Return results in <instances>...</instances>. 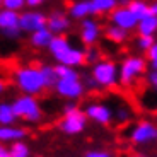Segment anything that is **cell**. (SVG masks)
Segmentation results:
<instances>
[{"instance_id":"obj_1","label":"cell","mask_w":157,"mask_h":157,"mask_svg":"<svg viewBox=\"0 0 157 157\" xmlns=\"http://www.w3.org/2000/svg\"><path fill=\"white\" fill-rule=\"evenodd\" d=\"M12 82L22 94L39 96L46 90L43 74L39 65H22L12 72Z\"/></svg>"},{"instance_id":"obj_2","label":"cell","mask_w":157,"mask_h":157,"mask_svg":"<svg viewBox=\"0 0 157 157\" xmlns=\"http://www.w3.org/2000/svg\"><path fill=\"white\" fill-rule=\"evenodd\" d=\"M149 70V60L147 56L130 55L123 58L120 63V86L133 87Z\"/></svg>"},{"instance_id":"obj_3","label":"cell","mask_w":157,"mask_h":157,"mask_svg":"<svg viewBox=\"0 0 157 157\" xmlns=\"http://www.w3.org/2000/svg\"><path fill=\"white\" fill-rule=\"evenodd\" d=\"M12 106H14V111H16L17 118L24 123H39L43 120V109H41V104L36 99V96L31 94H22L17 96L14 101H12Z\"/></svg>"},{"instance_id":"obj_4","label":"cell","mask_w":157,"mask_h":157,"mask_svg":"<svg viewBox=\"0 0 157 157\" xmlns=\"http://www.w3.org/2000/svg\"><path fill=\"white\" fill-rule=\"evenodd\" d=\"M90 75L98 82L99 89H111L120 84V65L113 60H99L92 65Z\"/></svg>"},{"instance_id":"obj_5","label":"cell","mask_w":157,"mask_h":157,"mask_svg":"<svg viewBox=\"0 0 157 157\" xmlns=\"http://www.w3.org/2000/svg\"><path fill=\"white\" fill-rule=\"evenodd\" d=\"M128 138L133 145H150L157 142V125L149 120L137 121L130 128Z\"/></svg>"},{"instance_id":"obj_6","label":"cell","mask_w":157,"mask_h":157,"mask_svg":"<svg viewBox=\"0 0 157 157\" xmlns=\"http://www.w3.org/2000/svg\"><path fill=\"white\" fill-rule=\"evenodd\" d=\"M53 90L67 101H78L80 98H84L87 87L82 78H58Z\"/></svg>"},{"instance_id":"obj_7","label":"cell","mask_w":157,"mask_h":157,"mask_svg":"<svg viewBox=\"0 0 157 157\" xmlns=\"http://www.w3.org/2000/svg\"><path fill=\"white\" fill-rule=\"evenodd\" d=\"M19 28L24 34H33L39 29L48 28V16L38 9H28L21 12Z\"/></svg>"},{"instance_id":"obj_8","label":"cell","mask_w":157,"mask_h":157,"mask_svg":"<svg viewBox=\"0 0 157 157\" xmlns=\"http://www.w3.org/2000/svg\"><path fill=\"white\" fill-rule=\"evenodd\" d=\"M87 121L89 118L86 116L84 109H77L74 113L63 114L62 120L58 121V130L65 135H80L84 130L87 128Z\"/></svg>"},{"instance_id":"obj_9","label":"cell","mask_w":157,"mask_h":157,"mask_svg":"<svg viewBox=\"0 0 157 157\" xmlns=\"http://www.w3.org/2000/svg\"><path fill=\"white\" fill-rule=\"evenodd\" d=\"M102 34H104V29L101 28L99 21L94 19L92 16L80 21V26H78V38H80V41L84 43V46H96Z\"/></svg>"},{"instance_id":"obj_10","label":"cell","mask_w":157,"mask_h":157,"mask_svg":"<svg viewBox=\"0 0 157 157\" xmlns=\"http://www.w3.org/2000/svg\"><path fill=\"white\" fill-rule=\"evenodd\" d=\"M21 12L10 10V9H0V33L7 39H17L22 31L19 28Z\"/></svg>"},{"instance_id":"obj_11","label":"cell","mask_w":157,"mask_h":157,"mask_svg":"<svg viewBox=\"0 0 157 157\" xmlns=\"http://www.w3.org/2000/svg\"><path fill=\"white\" fill-rule=\"evenodd\" d=\"M84 113L89 118V121L98 123V125H101V126L111 125V121L114 120V111L111 109L108 104L98 102V101H92V102H89V104H86Z\"/></svg>"},{"instance_id":"obj_12","label":"cell","mask_w":157,"mask_h":157,"mask_svg":"<svg viewBox=\"0 0 157 157\" xmlns=\"http://www.w3.org/2000/svg\"><path fill=\"white\" fill-rule=\"evenodd\" d=\"M138 21H140L138 16H135L128 5H125V7H120V5H118V7L109 14V22L116 24V26L126 29V31H137Z\"/></svg>"},{"instance_id":"obj_13","label":"cell","mask_w":157,"mask_h":157,"mask_svg":"<svg viewBox=\"0 0 157 157\" xmlns=\"http://www.w3.org/2000/svg\"><path fill=\"white\" fill-rule=\"evenodd\" d=\"M56 63H63V65H68V67H80L82 63H86V50L75 46V44H70L68 48L58 53L56 56H53Z\"/></svg>"},{"instance_id":"obj_14","label":"cell","mask_w":157,"mask_h":157,"mask_svg":"<svg viewBox=\"0 0 157 157\" xmlns=\"http://www.w3.org/2000/svg\"><path fill=\"white\" fill-rule=\"evenodd\" d=\"M72 17L65 14L63 10H53L48 14V29L55 36L67 34L72 28Z\"/></svg>"},{"instance_id":"obj_15","label":"cell","mask_w":157,"mask_h":157,"mask_svg":"<svg viewBox=\"0 0 157 157\" xmlns=\"http://www.w3.org/2000/svg\"><path fill=\"white\" fill-rule=\"evenodd\" d=\"M28 132L22 126L17 125H0V142L2 144H14V142L24 140Z\"/></svg>"},{"instance_id":"obj_16","label":"cell","mask_w":157,"mask_h":157,"mask_svg":"<svg viewBox=\"0 0 157 157\" xmlns=\"http://www.w3.org/2000/svg\"><path fill=\"white\" fill-rule=\"evenodd\" d=\"M53 38H55V34L48 28H44V29H39V31L29 34V43L36 50H48L51 41H53Z\"/></svg>"},{"instance_id":"obj_17","label":"cell","mask_w":157,"mask_h":157,"mask_svg":"<svg viewBox=\"0 0 157 157\" xmlns=\"http://www.w3.org/2000/svg\"><path fill=\"white\" fill-rule=\"evenodd\" d=\"M68 16L75 21H82L86 17L94 16L90 0H77V2H74L70 5V9H68Z\"/></svg>"},{"instance_id":"obj_18","label":"cell","mask_w":157,"mask_h":157,"mask_svg":"<svg viewBox=\"0 0 157 157\" xmlns=\"http://www.w3.org/2000/svg\"><path fill=\"white\" fill-rule=\"evenodd\" d=\"M104 36H106L108 41H111V43L114 44H123L128 41L130 38V31H126V29L120 28V26H116V24H108L106 28H104Z\"/></svg>"},{"instance_id":"obj_19","label":"cell","mask_w":157,"mask_h":157,"mask_svg":"<svg viewBox=\"0 0 157 157\" xmlns=\"http://www.w3.org/2000/svg\"><path fill=\"white\" fill-rule=\"evenodd\" d=\"M137 33L140 36H155L157 34V16L155 14H149V16L142 17L138 21Z\"/></svg>"},{"instance_id":"obj_20","label":"cell","mask_w":157,"mask_h":157,"mask_svg":"<svg viewBox=\"0 0 157 157\" xmlns=\"http://www.w3.org/2000/svg\"><path fill=\"white\" fill-rule=\"evenodd\" d=\"M19 120L14 111L12 102H0V125H16V121Z\"/></svg>"},{"instance_id":"obj_21","label":"cell","mask_w":157,"mask_h":157,"mask_svg":"<svg viewBox=\"0 0 157 157\" xmlns=\"http://www.w3.org/2000/svg\"><path fill=\"white\" fill-rule=\"evenodd\" d=\"M90 4H92L94 16H99V14H108L109 16L118 7V0H90Z\"/></svg>"},{"instance_id":"obj_22","label":"cell","mask_w":157,"mask_h":157,"mask_svg":"<svg viewBox=\"0 0 157 157\" xmlns=\"http://www.w3.org/2000/svg\"><path fill=\"white\" fill-rule=\"evenodd\" d=\"M41 68V74H43L44 78V84H46V89H53L58 82V74H56V68L55 65H50V63H43L39 65Z\"/></svg>"},{"instance_id":"obj_23","label":"cell","mask_w":157,"mask_h":157,"mask_svg":"<svg viewBox=\"0 0 157 157\" xmlns=\"http://www.w3.org/2000/svg\"><path fill=\"white\" fill-rule=\"evenodd\" d=\"M72 44V41L67 38L65 34H58L53 38V41H51L50 48H48V51H50V55L51 56H56L58 53H62L65 48H68Z\"/></svg>"},{"instance_id":"obj_24","label":"cell","mask_w":157,"mask_h":157,"mask_svg":"<svg viewBox=\"0 0 157 157\" xmlns=\"http://www.w3.org/2000/svg\"><path fill=\"white\" fill-rule=\"evenodd\" d=\"M126 5L132 9V12H133L135 16H138V19H142V17L152 14V10H150V4H147L145 0H130Z\"/></svg>"},{"instance_id":"obj_25","label":"cell","mask_w":157,"mask_h":157,"mask_svg":"<svg viewBox=\"0 0 157 157\" xmlns=\"http://www.w3.org/2000/svg\"><path fill=\"white\" fill-rule=\"evenodd\" d=\"M10 157H31V149L24 140L10 144Z\"/></svg>"},{"instance_id":"obj_26","label":"cell","mask_w":157,"mask_h":157,"mask_svg":"<svg viewBox=\"0 0 157 157\" xmlns=\"http://www.w3.org/2000/svg\"><path fill=\"white\" fill-rule=\"evenodd\" d=\"M132 116H133V111L130 109V106H126V104H121V106H118L114 109V121H118L120 125L128 123L132 120Z\"/></svg>"},{"instance_id":"obj_27","label":"cell","mask_w":157,"mask_h":157,"mask_svg":"<svg viewBox=\"0 0 157 157\" xmlns=\"http://www.w3.org/2000/svg\"><path fill=\"white\" fill-rule=\"evenodd\" d=\"M56 74H58V78H80L77 68L68 67V65H63V63H56L55 65Z\"/></svg>"},{"instance_id":"obj_28","label":"cell","mask_w":157,"mask_h":157,"mask_svg":"<svg viewBox=\"0 0 157 157\" xmlns=\"http://www.w3.org/2000/svg\"><path fill=\"white\" fill-rule=\"evenodd\" d=\"M154 43H155V36H140L138 34L137 39H135V46L140 51H144V53H147L152 48Z\"/></svg>"},{"instance_id":"obj_29","label":"cell","mask_w":157,"mask_h":157,"mask_svg":"<svg viewBox=\"0 0 157 157\" xmlns=\"http://www.w3.org/2000/svg\"><path fill=\"white\" fill-rule=\"evenodd\" d=\"M2 7L16 12H22L24 7H28V5H26V0H2Z\"/></svg>"},{"instance_id":"obj_30","label":"cell","mask_w":157,"mask_h":157,"mask_svg":"<svg viewBox=\"0 0 157 157\" xmlns=\"http://www.w3.org/2000/svg\"><path fill=\"white\" fill-rule=\"evenodd\" d=\"M99 60H101V51L96 46H87L86 48V63H92L94 65Z\"/></svg>"},{"instance_id":"obj_31","label":"cell","mask_w":157,"mask_h":157,"mask_svg":"<svg viewBox=\"0 0 157 157\" xmlns=\"http://www.w3.org/2000/svg\"><path fill=\"white\" fill-rule=\"evenodd\" d=\"M145 80H147V86H149L150 89L157 90V70H150L149 68V72H147V75H145Z\"/></svg>"},{"instance_id":"obj_32","label":"cell","mask_w":157,"mask_h":157,"mask_svg":"<svg viewBox=\"0 0 157 157\" xmlns=\"http://www.w3.org/2000/svg\"><path fill=\"white\" fill-rule=\"evenodd\" d=\"M84 157H111V154L108 150H101V149H94V150H87L84 154Z\"/></svg>"},{"instance_id":"obj_33","label":"cell","mask_w":157,"mask_h":157,"mask_svg":"<svg viewBox=\"0 0 157 157\" xmlns=\"http://www.w3.org/2000/svg\"><path fill=\"white\" fill-rule=\"evenodd\" d=\"M145 56L149 62H157V39H155V43L152 44V48L145 53Z\"/></svg>"},{"instance_id":"obj_34","label":"cell","mask_w":157,"mask_h":157,"mask_svg":"<svg viewBox=\"0 0 157 157\" xmlns=\"http://www.w3.org/2000/svg\"><path fill=\"white\" fill-rule=\"evenodd\" d=\"M84 84H86L87 89H99V87H98V82L94 80V77H92L90 74L84 77Z\"/></svg>"},{"instance_id":"obj_35","label":"cell","mask_w":157,"mask_h":157,"mask_svg":"<svg viewBox=\"0 0 157 157\" xmlns=\"http://www.w3.org/2000/svg\"><path fill=\"white\" fill-rule=\"evenodd\" d=\"M80 109V108L77 106V102L75 101H68L65 102V106H63V114H67V113H74V111Z\"/></svg>"},{"instance_id":"obj_36","label":"cell","mask_w":157,"mask_h":157,"mask_svg":"<svg viewBox=\"0 0 157 157\" xmlns=\"http://www.w3.org/2000/svg\"><path fill=\"white\" fill-rule=\"evenodd\" d=\"M44 2H46V0H26V5H28L29 9H38V7H41Z\"/></svg>"},{"instance_id":"obj_37","label":"cell","mask_w":157,"mask_h":157,"mask_svg":"<svg viewBox=\"0 0 157 157\" xmlns=\"http://www.w3.org/2000/svg\"><path fill=\"white\" fill-rule=\"evenodd\" d=\"M0 157H10V149L0 142Z\"/></svg>"},{"instance_id":"obj_38","label":"cell","mask_w":157,"mask_h":157,"mask_svg":"<svg viewBox=\"0 0 157 157\" xmlns=\"http://www.w3.org/2000/svg\"><path fill=\"white\" fill-rule=\"evenodd\" d=\"M5 89H7V86H5V82L2 80V78H0V96L5 92Z\"/></svg>"},{"instance_id":"obj_39","label":"cell","mask_w":157,"mask_h":157,"mask_svg":"<svg viewBox=\"0 0 157 157\" xmlns=\"http://www.w3.org/2000/svg\"><path fill=\"white\" fill-rule=\"evenodd\" d=\"M150 10H152V14H155V16H157V0L150 4Z\"/></svg>"},{"instance_id":"obj_40","label":"cell","mask_w":157,"mask_h":157,"mask_svg":"<svg viewBox=\"0 0 157 157\" xmlns=\"http://www.w3.org/2000/svg\"><path fill=\"white\" fill-rule=\"evenodd\" d=\"M0 9H2V0H0Z\"/></svg>"},{"instance_id":"obj_41","label":"cell","mask_w":157,"mask_h":157,"mask_svg":"<svg viewBox=\"0 0 157 157\" xmlns=\"http://www.w3.org/2000/svg\"><path fill=\"white\" fill-rule=\"evenodd\" d=\"M138 157H142V155H138Z\"/></svg>"},{"instance_id":"obj_42","label":"cell","mask_w":157,"mask_h":157,"mask_svg":"<svg viewBox=\"0 0 157 157\" xmlns=\"http://www.w3.org/2000/svg\"><path fill=\"white\" fill-rule=\"evenodd\" d=\"M38 157H41V155H38Z\"/></svg>"},{"instance_id":"obj_43","label":"cell","mask_w":157,"mask_h":157,"mask_svg":"<svg viewBox=\"0 0 157 157\" xmlns=\"http://www.w3.org/2000/svg\"><path fill=\"white\" fill-rule=\"evenodd\" d=\"M46 2H48V0H46Z\"/></svg>"}]
</instances>
